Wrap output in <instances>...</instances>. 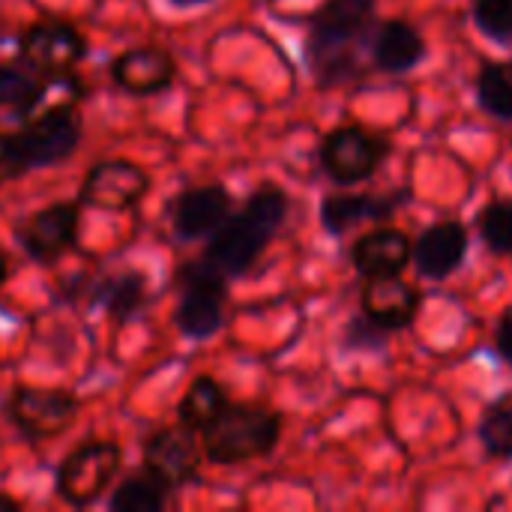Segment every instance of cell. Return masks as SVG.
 Returning a JSON list of instances; mask_svg holds the SVG:
<instances>
[{
	"label": "cell",
	"instance_id": "obj_1",
	"mask_svg": "<svg viewBox=\"0 0 512 512\" xmlns=\"http://www.w3.org/2000/svg\"><path fill=\"white\" fill-rule=\"evenodd\" d=\"M285 210H288L285 192L279 186H261L234 219L219 225L204 258L225 279L243 276L261 258V252L279 231Z\"/></svg>",
	"mask_w": 512,
	"mask_h": 512
},
{
	"label": "cell",
	"instance_id": "obj_2",
	"mask_svg": "<svg viewBox=\"0 0 512 512\" xmlns=\"http://www.w3.org/2000/svg\"><path fill=\"white\" fill-rule=\"evenodd\" d=\"M204 432V453L216 465H240L267 456L282 432L276 411L261 405H225Z\"/></svg>",
	"mask_w": 512,
	"mask_h": 512
},
{
	"label": "cell",
	"instance_id": "obj_3",
	"mask_svg": "<svg viewBox=\"0 0 512 512\" xmlns=\"http://www.w3.org/2000/svg\"><path fill=\"white\" fill-rule=\"evenodd\" d=\"M120 465H123L120 444L84 441L63 459L57 471V495L72 507H87L111 486Z\"/></svg>",
	"mask_w": 512,
	"mask_h": 512
},
{
	"label": "cell",
	"instance_id": "obj_4",
	"mask_svg": "<svg viewBox=\"0 0 512 512\" xmlns=\"http://www.w3.org/2000/svg\"><path fill=\"white\" fill-rule=\"evenodd\" d=\"M81 402L69 390L18 384L9 396V417L30 438L63 435L78 420Z\"/></svg>",
	"mask_w": 512,
	"mask_h": 512
},
{
	"label": "cell",
	"instance_id": "obj_5",
	"mask_svg": "<svg viewBox=\"0 0 512 512\" xmlns=\"http://www.w3.org/2000/svg\"><path fill=\"white\" fill-rule=\"evenodd\" d=\"M225 276L204 258L183 273V297L177 306V327L192 339H207L222 327Z\"/></svg>",
	"mask_w": 512,
	"mask_h": 512
},
{
	"label": "cell",
	"instance_id": "obj_6",
	"mask_svg": "<svg viewBox=\"0 0 512 512\" xmlns=\"http://www.w3.org/2000/svg\"><path fill=\"white\" fill-rule=\"evenodd\" d=\"M150 192V174L129 159L96 162L81 183V204L96 210H129Z\"/></svg>",
	"mask_w": 512,
	"mask_h": 512
},
{
	"label": "cell",
	"instance_id": "obj_7",
	"mask_svg": "<svg viewBox=\"0 0 512 512\" xmlns=\"http://www.w3.org/2000/svg\"><path fill=\"white\" fill-rule=\"evenodd\" d=\"M87 54V42L84 33L75 24L57 21V18H42L33 21L24 33H21V57L48 72H69L75 63H81V57Z\"/></svg>",
	"mask_w": 512,
	"mask_h": 512
},
{
	"label": "cell",
	"instance_id": "obj_8",
	"mask_svg": "<svg viewBox=\"0 0 512 512\" xmlns=\"http://www.w3.org/2000/svg\"><path fill=\"white\" fill-rule=\"evenodd\" d=\"M141 456H144L147 474H153L168 489H177V486H186L189 480H195L198 462H201L198 441L189 426H171V429L153 432L144 441Z\"/></svg>",
	"mask_w": 512,
	"mask_h": 512
},
{
	"label": "cell",
	"instance_id": "obj_9",
	"mask_svg": "<svg viewBox=\"0 0 512 512\" xmlns=\"http://www.w3.org/2000/svg\"><path fill=\"white\" fill-rule=\"evenodd\" d=\"M78 222H81L78 204L57 201L30 213L21 222L18 237L36 261H54L78 243Z\"/></svg>",
	"mask_w": 512,
	"mask_h": 512
},
{
	"label": "cell",
	"instance_id": "obj_10",
	"mask_svg": "<svg viewBox=\"0 0 512 512\" xmlns=\"http://www.w3.org/2000/svg\"><path fill=\"white\" fill-rule=\"evenodd\" d=\"M78 141H81V120L75 111L24 123V129L15 135V147L27 168L54 165V162L69 159L75 153Z\"/></svg>",
	"mask_w": 512,
	"mask_h": 512
},
{
	"label": "cell",
	"instance_id": "obj_11",
	"mask_svg": "<svg viewBox=\"0 0 512 512\" xmlns=\"http://www.w3.org/2000/svg\"><path fill=\"white\" fill-rule=\"evenodd\" d=\"M177 75V60L171 51L156 48V45H141L129 48L114 57L111 63V78L120 90L135 93V96H150L165 87H171Z\"/></svg>",
	"mask_w": 512,
	"mask_h": 512
},
{
	"label": "cell",
	"instance_id": "obj_12",
	"mask_svg": "<svg viewBox=\"0 0 512 512\" xmlns=\"http://www.w3.org/2000/svg\"><path fill=\"white\" fill-rule=\"evenodd\" d=\"M321 159L333 180L357 183L375 171V165L381 159V144L357 126H342L327 135Z\"/></svg>",
	"mask_w": 512,
	"mask_h": 512
},
{
	"label": "cell",
	"instance_id": "obj_13",
	"mask_svg": "<svg viewBox=\"0 0 512 512\" xmlns=\"http://www.w3.org/2000/svg\"><path fill=\"white\" fill-rule=\"evenodd\" d=\"M231 207V195L225 186H198V189H186L171 210L174 228L180 237H201L216 231Z\"/></svg>",
	"mask_w": 512,
	"mask_h": 512
},
{
	"label": "cell",
	"instance_id": "obj_14",
	"mask_svg": "<svg viewBox=\"0 0 512 512\" xmlns=\"http://www.w3.org/2000/svg\"><path fill=\"white\" fill-rule=\"evenodd\" d=\"M84 99V84L69 75V72H48L45 81L33 84L30 96L18 105L24 123L42 120V117H54V114H69L78 108V102Z\"/></svg>",
	"mask_w": 512,
	"mask_h": 512
},
{
	"label": "cell",
	"instance_id": "obj_15",
	"mask_svg": "<svg viewBox=\"0 0 512 512\" xmlns=\"http://www.w3.org/2000/svg\"><path fill=\"white\" fill-rule=\"evenodd\" d=\"M462 255H465V231L456 222H441V225L429 228L417 246L420 273H426L432 279L453 273L459 267Z\"/></svg>",
	"mask_w": 512,
	"mask_h": 512
},
{
	"label": "cell",
	"instance_id": "obj_16",
	"mask_svg": "<svg viewBox=\"0 0 512 512\" xmlns=\"http://www.w3.org/2000/svg\"><path fill=\"white\" fill-rule=\"evenodd\" d=\"M405 261H408V240L396 231H375L354 246V264L372 279L396 276L405 267Z\"/></svg>",
	"mask_w": 512,
	"mask_h": 512
},
{
	"label": "cell",
	"instance_id": "obj_17",
	"mask_svg": "<svg viewBox=\"0 0 512 512\" xmlns=\"http://www.w3.org/2000/svg\"><path fill=\"white\" fill-rule=\"evenodd\" d=\"M363 303H366V315L378 327H402L414 315V309H417L414 291L399 285L396 276L372 279V285L366 288V300Z\"/></svg>",
	"mask_w": 512,
	"mask_h": 512
},
{
	"label": "cell",
	"instance_id": "obj_18",
	"mask_svg": "<svg viewBox=\"0 0 512 512\" xmlns=\"http://www.w3.org/2000/svg\"><path fill=\"white\" fill-rule=\"evenodd\" d=\"M375 0H330L315 21V42L324 48L342 45L369 18Z\"/></svg>",
	"mask_w": 512,
	"mask_h": 512
},
{
	"label": "cell",
	"instance_id": "obj_19",
	"mask_svg": "<svg viewBox=\"0 0 512 512\" xmlns=\"http://www.w3.org/2000/svg\"><path fill=\"white\" fill-rule=\"evenodd\" d=\"M225 405H228V399H225L222 384L216 378H210V375H198L189 384V390L183 393L177 414H180V423L195 432V429L210 426Z\"/></svg>",
	"mask_w": 512,
	"mask_h": 512
},
{
	"label": "cell",
	"instance_id": "obj_20",
	"mask_svg": "<svg viewBox=\"0 0 512 512\" xmlns=\"http://www.w3.org/2000/svg\"><path fill=\"white\" fill-rule=\"evenodd\" d=\"M423 54V42L414 33V27L402 24V21H390L381 27L378 42H375V57L384 69H408L420 60Z\"/></svg>",
	"mask_w": 512,
	"mask_h": 512
},
{
	"label": "cell",
	"instance_id": "obj_21",
	"mask_svg": "<svg viewBox=\"0 0 512 512\" xmlns=\"http://www.w3.org/2000/svg\"><path fill=\"white\" fill-rule=\"evenodd\" d=\"M168 486L159 483L153 474H135L126 483H120V489L111 498V510L114 512H156L165 510L168 504Z\"/></svg>",
	"mask_w": 512,
	"mask_h": 512
},
{
	"label": "cell",
	"instance_id": "obj_22",
	"mask_svg": "<svg viewBox=\"0 0 512 512\" xmlns=\"http://www.w3.org/2000/svg\"><path fill=\"white\" fill-rule=\"evenodd\" d=\"M387 210H390V207H381V204H375L372 198L336 195V198H327V204H324V210H321V219H324V225H327L333 234H339V231L351 228L357 219H363V216H381V213H387Z\"/></svg>",
	"mask_w": 512,
	"mask_h": 512
},
{
	"label": "cell",
	"instance_id": "obj_23",
	"mask_svg": "<svg viewBox=\"0 0 512 512\" xmlns=\"http://www.w3.org/2000/svg\"><path fill=\"white\" fill-rule=\"evenodd\" d=\"M147 294V279L141 273H126L123 279H117L111 285V291L105 294V309L117 324H126L144 303Z\"/></svg>",
	"mask_w": 512,
	"mask_h": 512
},
{
	"label": "cell",
	"instance_id": "obj_24",
	"mask_svg": "<svg viewBox=\"0 0 512 512\" xmlns=\"http://www.w3.org/2000/svg\"><path fill=\"white\" fill-rule=\"evenodd\" d=\"M480 99L492 114L512 117V81L504 75L501 66H486L483 69V75H480Z\"/></svg>",
	"mask_w": 512,
	"mask_h": 512
},
{
	"label": "cell",
	"instance_id": "obj_25",
	"mask_svg": "<svg viewBox=\"0 0 512 512\" xmlns=\"http://www.w3.org/2000/svg\"><path fill=\"white\" fill-rule=\"evenodd\" d=\"M480 228H483V237L492 249L512 252V207H507V204L489 207L480 219Z\"/></svg>",
	"mask_w": 512,
	"mask_h": 512
},
{
	"label": "cell",
	"instance_id": "obj_26",
	"mask_svg": "<svg viewBox=\"0 0 512 512\" xmlns=\"http://www.w3.org/2000/svg\"><path fill=\"white\" fill-rule=\"evenodd\" d=\"M483 441L495 456H512V408H498L486 417Z\"/></svg>",
	"mask_w": 512,
	"mask_h": 512
},
{
	"label": "cell",
	"instance_id": "obj_27",
	"mask_svg": "<svg viewBox=\"0 0 512 512\" xmlns=\"http://www.w3.org/2000/svg\"><path fill=\"white\" fill-rule=\"evenodd\" d=\"M477 21L492 36L512 33V0H477Z\"/></svg>",
	"mask_w": 512,
	"mask_h": 512
},
{
	"label": "cell",
	"instance_id": "obj_28",
	"mask_svg": "<svg viewBox=\"0 0 512 512\" xmlns=\"http://www.w3.org/2000/svg\"><path fill=\"white\" fill-rule=\"evenodd\" d=\"M33 90V81L15 66L0 63V105H21Z\"/></svg>",
	"mask_w": 512,
	"mask_h": 512
},
{
	"label": "cell",
	"instance_id": "obj_29",
	"mask_svg": "<svg viewBox=\"0 0 512 512\" xmlns=\"http://www.w3.org/2000/svg\"><path fill=\"white\" fill-rule=\"evenodd\" d=\"M24 168H27V165H24V159H21L18 147H15V138L0 135V186H3V183H9L12 177H18Z\"/></svg>",
	"mask_w": 512,
	"mask_h": 512
},
{
	"label": "cell",
	"instance_id": "obj_30",
	"mask_svg": "<svg viewBox=\"0 0 512 512\" xmlns=\"http://www.w3.org/2000/svg\"><path fill=\"white\" fill-rule=\"evenodd\" d=\"M498 348H501V354H504V357L512 363V309L504 315V321H501V330H498Z\"/></svg>",
	"mask_w": 512,
	"mask_h": 512
},
{
	"label": "cell",
	"instance_id": "obj_31",
	"mask_svg": "<svg viewBox=\"0 0 512 512\" xmlns=\"http://www.w3.org/2000/svg\"><path fill=\"white\" fill-rule=\"evenodd\" d=\"M21 510V501L9 498V495H0V512H18Z\"/></svg>",
	"mask_w": 512,
	"mask_h": 512
},
{
	"label": "cell",
	"instance_id": "obj_32",
	"mask_svg": "<svg viewBox=\"0 0 512 512\" xmlns=\"http://www.w3.org/2000/svg\"><path fill=\"white\" fill-rule=\"evenodd\" d=\"M6 270H9V261H6V252L0 249V285L6 282Z\"/></svg>",
	"mask_w": 512,
	"mask_h": 512
},
{
	"label": "cell",
	"instance_id": "obj_33",
	"mask_svg": "<svg viewBox=\"0 0 512 512\" xmlns=\"http://www.w3.org/2000/svg\"><path fill=\"white\" fill-rule=\"evenodd\" d=\"M174 6H198V3H210V0H171Z\"/></svg>",
	"mask_w": 512,
	"mask_h": 512
}]
</instances>
